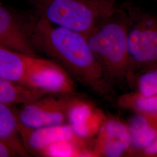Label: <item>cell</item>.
Here are the masks:
<instances>
[{"mask_svg":"<svg viewBox=\"0 0 157 157\" xmlns=\"http://www.w3.org/2000/svg\"><path fill=\"white\" fill-rule=\"evenodd\" d=\"M31 36L37 51L50 56L81 83L100 94L109 91L111 83L84 35L36 17Z\"/></svg>","mask_w":157,"mask_h":157,"instance_id":"6da1fadb","label":"cell"},{"mask_svg":"<svg viewBox=\"0 0 157 157\" xmlns=\"http://www.w3.org/2000/svg\"><path fill=\"white\" fill-rule=\"evenodd\" d=\"M129 15L115 7L86 37L109 83L133 80L128 48Z\"/></svg>","mask_w":157,"mask_h":157,"instance_id":"7a4b0ae2","label":"cell"},{"mask_svg":"<svg viewBox=\"0 0 157 157\" xmlns=\"http://www.w3.org/2000/svg\"><path fill=\"white\" fill-rule=\"evenodd\" d=\"M0 77L47 93H71L75 88L69 73L56 62L1 46Z\"/></svg>","mask_w":157,"mask_h":157,"instance_id":"3957f363","label":"cell"},{"mask_svg":"<svg viewBox=\"0 0 157 157\" xmlns=\"http://www.w3.org/2000/svg\"><path fill=\"white\" fill-rule=\"evenodd\" d=\"M36 17L87 37L115 7L102 0H27Z\"/></svg>","mask_w":157,"mask_h":157,"instance_id":"277c9868","label":"cell"},{"mask_svg":"<svg viewBox=\"0 0 157 157\" xmlns=\"http://www.w3.org/2000/svg\"><path fill=\"white\" fill-rule=\"evenodd\" d=\"M126 10L129 15L128 54L134 76L135 71L157 65V14L133 7Z\"/></svg>","mask_w":157,"mask_h":157,"instance_id":"5b68a950","label":"cell"},{"mask_svg":"<svg viewBox=\"0 0 157 157\" xmlns=\"http://www.w3.org/2000/svg\"><path fill=\"white\" fill-rule=\"evenodd\" d=\"M75 99L70 96L42 97L23 104L15 112L17 122L30 129L67 124L68 113Z\"/></svg>","mask_w":157,"mask_h":157,"instance_id":"8992f818","label":"cell"},{"mask_svg":"<svg viewBox=\"0 0 157 157\" xmlns=\"http://www.w3.org/2000/svg\"><path fill=\"white\" fill-rule=\"evenodd\" d=\"M35 17L32 11L26 13L17 11L0 1V46L37 56L31 36Z\"/></svg>","mask_w":157,"mask_h":157,"instance_id":"52a82bcc","label":"cell"},{"mask_svg":"<svg viewBox=\"0 0 157 157\" xmlns=\"http://www.w3.org/2000/svg\"><path fill=\"white\" fill-rule=\"evenodd\" d=\"M131 140L126 122L115 117L105 118L97 134L94 157H121L129 154Z\"/></svg>","mask_w":157,"mask_h":157,"instance_id":"ba28073f","label":"cell"},{"mask_svg":"<svg viewBox=\"0 0 157 157\" xmlns=\"http://www.w3.org/2000/svg\"><path fill=\"white\" fill-rule=\"evenodd\" d=\"M17 130L26 150L40 155H43L49 147L58 142L82 139L75 134L68 124L30 129L17 122Z\"/></svg>","mask_w":157,"mask_h":157,"instance_id":"9c48e42d","label":"cell"},{"mask_svg":"<svg viewBox=\"0 0 157 157\" xmlns=\"http://www.w3.org/2000/svg\"><path fill=\"white\" fill-rule=\"evenodd\" d=\"M105 118L91 103L76 98L68 113L67 124L78 137L87 139L97 135Z\"/></svg>","mask_w":157,"mask_h":157,"instance_id":"30bf717a","label":"cell"},{"mask_svg":"<svg viewBox=\"0 0 157 157\" xmlns=\"http://www.w3.org/2000/svg\"><path fill=\"white\" fill-rule=\"evenodd\" d=\"M127 125L131 140L129 155H137L157 138V116L134 113Z\"/></svg>","mask_w":157,"mask_h":157,"instance_id":"8fae6325","label":"cell"},{"mask_svg":"<svg viewBox=\"0 0 157 157\" xmlns=\"http://www.w3.org/2000/svg\"><path fill=\"white\" fill-rule=\"evenodd\" d=\"M0 142L9 147L17 155L27 156L17 130L15 112L8 105L0 104Z\"/></svg>","mask_w":157,"mask_h":157,"instance_id":"7c38bea8","label":"cell"},{"mask_svg":"<svg viewBox=\"0 0 157 157\" xmlns=\"http://www.w3.org/2000/svg\"><path fill=\"white\" fill-rule=\"evenodd\" d=\"M47 93L0 77V104H27L43 97Z\"/></svg>","mask_w":157,"mask_h":157,"instance_id":"4fadbf2b","label":"cell"},{"mask_svg":"<svg viewBox=\"0 0 157 157\" xmlns=\"http://www.w3.org/2000/svg\"><path fill=\"white\" fill-rule=\"evenodd\" d=\"M119 106L133 113L157 116V95H144L136 91L124 93L118 98Z\"/></svg>","mask_w":157,"mask_h":157,"instance_id":"5bb4252c","label":"cell"},{"mask_svg":"<svg viewBox=\"0 0 157 157\" xmlns=\"http://www.w3.org/2000/svg\"><path fill=\"white\" fill-rule=\"evenodd\" d=\"M140 71L135 79V91L144 95H157V65Z\"/></svg>","mask_w":157,"mask_h":157,"instance_id":"9a60e30c","label":"cell"},{"mask_svg":"<svg viewBox=\"0 0 157 157\" xmlns=\"http://www.w3.org/2000/svg\"><path fill=\"white\" fill-rule=\"evenodd\" d=\"M137 155L143 157H157V138L139 152Z\"/></svg>","mask_w":157,"mask_h":157,"instance_id":"2e32d148","label":"cell"},{"mask_svg":"<svg viewBox=\"0 0 157 157\" xmlns=\"http://www.w3.org/2000/svg\"><path fill=\"white\" fill-rule=\"evenodd\" d=\"M17 156L16 154L11 150L5 145L4 144L0 142V157H15Z\"/></svg>","mask_w":157,"mask_h":157,"instance_id":"e0dca14e","label":"cell"},{"mask_svg":"<svg viewBox=\"0 0 157 157\" xmlns=\"http://www.w3.org/2000/svg\"><path fill=\"white\" fill-rule=\"evenodd\" d=\"M103 1H105L106 2H108L111 5L113 6H115V4H116V2L118 1V0H102Z\"/></svg>","mask_w":157,"mask_h":157,"instance_id":"ac0fdd59","label":"cell"},{"mask_svg":"<svg viewBox=\"0 0 157 157\" xmlns=\"http://www.w3.org/2000/svg\"><path fill=\"white\" fill-rule=\"evenodd\" d=\"M0 1H1V0H0Z\"/></svg>","mask_w":157,"mask_h":157,"instance_id":"d6986e66","label":"cell"},{"mask_svg":"<svg viewBox=\"0 0 157 157\" xmlns=\"http://www.w3.org/2000/svg\"><path fill=\"white\" fill-rule=\"evenodd\" d=\"M156 1H157V0H156Z\"/></svg>","mask_w":157,"mask_h":157,"instance_id":"ffe728a7","label":"cell"}]
</instances>
